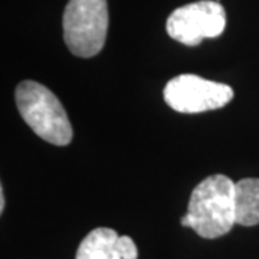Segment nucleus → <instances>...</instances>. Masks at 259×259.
I'll return each mask as SVG.
<instances>
[{
  "mask_svg": "<svg viewBox=\"0 0 259 259\" xmlns=\"http://www.w3.org/2000/svg\"><path fill=\"white\" fill-rule=\"evenodd\" d=\"M235 185L223 175L206 177L190 194L182 226L192 228L204 239H216L231 232L236 225Z\"/></svg>",
  "mask_w": 259,
  "mask_h": 259,
  "instance_id": "1",
  "label": "nucleus"
},
{
  "mask_svg": "<svg viewBox=\"0 0 259 259\" xmlns=\"http://www.w3.org/2000/svg\"><path fill=\"white\" fill-rule=\"evenodd\" d=\"M15 100L23 121L42 140L54 146H68L74 130L64 105L45 85L23 81L16 87Z\"/></svg>",
  "mask_w": 259,
  "mask_h": 259,
  "instance_id": "2",
  "label": "nucleus"
},
{
  "mask_svg": "<svg viewBox=\"0 0 259 259\" xmlns=\"http://www.w3.org/2000/svg\"><path fill=\"white\" fill-rule=\"evenodd\" d=\"M107 0H69L64 12V40L69 52L79 58L98 55L108 32Z\"/></svg>",
  "mask_w": 259,
  "mask_h": 259,
  "instance_id": "3",
  "label": "nucleus"
},
{
  "mask_svg": "<svg viewBox=\"0 0 259 259\" xmlns=\"http://www.w3.org/2000/svg\"><path fill=\"white\" fill-rule=\"evenodd\" d=\"M163 95L171 110L182 114H199L229 104L233 90L226 83L209 81L199 75L182 74L166 83Z\"/></svg>",
  "mask_w": 259,
  "mask_h": 259,
  "instance_id": "4",
  "label": "nucleus"
},
{
  "mask_svg": "<svg viewBox=\"0 0 259 259\" xmlns=\"http://www.w3.org/2000/svg\"><path fill=\"white\" fill-rule=\"evenodd\" d=\"M226 28V12L219 2L200 0L176 9L167 19L168 36L186 47L221 36Z\"/></svg>",
  "mask_w": 259,
  "mask_h": 259,
  "instance_id": "5",
  "label": "nucleus"
},
{
  "mask_svg": "<svg viewBox=\"0 0 259 259\" xmlns=\"http://www.w3.org/2000/svg\"><path fill=\"white\" fill-rule=\"evenodd\" d=\"M139 250L130 236L110 228H97L79 243L75 259H137Z\"/></svg>",
  "mask_w": 259,
  "mask_h": 259,
  "instance_id": "6",
  "label": "nucleus"
},
{
  "mask_svg": "<svg viewBox=\"0 0 259 259\" xmlns=\"http://www.w3.org/2000/svg\"><path fill=\"white\" fill-rule=\"evenodd\" d=\"M236 223L259 225V179H242L235 185Z\"/></svg>",
  "mask_w": 259,
  "mask_h": 259,
  "instance_id": "7",
  "label": "nucleus"
},
{
  "mask_svg": "<svg viewBox=\"0 0 259 259\" xmlns=\"http://www.w3.org/2000/svg\"><path fill=\"white\" fill-rule=\"evenodd\" d=\"M5 210V192L3 187H0V212Z\"/></svg>",
  "mask_w": 259,
  "mask_h": 259,
  "instance_id": "8",
  "label": "nucleus"
}]
</instances>
